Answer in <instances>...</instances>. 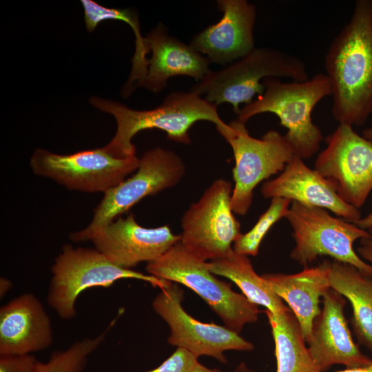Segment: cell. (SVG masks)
I'll return each mask as SVG.
<instances>
[{
	"label": "cell",
	"instance_id": "cell-28",
	"mask_svg": "<svg viewBox=\"0 0 372 372\" xmlns=\"http://www.w3.org/2000/svg\"><path fill=\"white\" fill-rule=\"evenodd\" d=\"M39 361L30 354L0 355V372H34Z\"/></svg>",
	"mask_w": 372,
	"mask_h": 372
},
{
	"label": "cell",
	"instance_id": "cell-21",
	"mask_svg": "<svg viewBox=\"0 0 372 372\" xmlns=\"http://www.w3.org/2000/svg\"><path fill=\"white\" fill-rule=\"evenodd\" d=\"M330 287L345 297L353 310L351 322L360 344L372 346V277L355 267L335 260H324Z\"/></svg>",
	"mask_w": 372,
	"mask_h": 372
},
{
	"label": "cell",
	"instance_id": "cell-11",
	"mask_svg": "<svg viewBox=\"0 0 372 372\" xmlns=\"http://www.w3.org/2000/svg\"><path fill=\"white\" fill-rule=\"evenodd\" d=\"M37 175L51 178L68 189L105 193L136 170V156L118 158L103 147L61 155L37 149L30 158Z\"/></svg>",
	"mask_w": 372,
	"mask_h": 372
},
{
	"label": "cell",
	"instance_id": "cell-10",
	"mask_svg": "<svg viewBox=\"0 0 372 372\" xmlns=\"http://www.w3.org/2000/svg\"><path fill=\"white\" fill-rule=\"evenodd\" d=\"M233 188L226 179H216L182 216L180 242L204 261L225 257L241 234L231 208Z\"/></svg>",
	"mask_w": 372,
	"mask_h": 372
},
{
	"label": "cell",
	"instance_id": "cell-12",
	"mask_svg": "<svg viewBox=\"0 0 372 372\" xmlns=\"http://www.w3.org/2000/svg\"><path fill=\"white\" fill-rule=\"evenodd\" d=\"M325 143L315 169L335 185L344 201L360 208L372 191V141L340 124Z\"/></svg>",
	"mask_w": 372,
	"mask_h": 372
},
{
	"label": "cell",
	"instance_id": "cell-20",
	"mask_svg": "<svg viewBox=\"0 0 372 372\" xmlns=\"http://www.w3.org/2000/svg\"><path fill=\"white\" fill-rule=\"evenodd\" d=\"M262 276L271 291L288 304L307 342L313 322L321 311L320 298L331 289L326 267L321 263L296 273H265Z\"/></svg>",
	"mask_w": 372,
	"mask_h": 372
},
{
	"label": "cell",
	"instance_id": "cell-15",
	"mask_svg": "<svg viewBox=\"0 0 372 372\" xmlns=\"http://www.w3.org/2000/svg\"><path fill=\"white\" fill-rule=\"evenodd\" d=\"M345 304V298L331 288L323 296L322 308L313 322L307 343L321 372L334 364L351 369L366 366L371 361L352 338L344 313Z\"/></svg>",
	"mask_w": 372,
	"mask_h": 372
},
{
	"label": "cell",
	"instance_id": "cell-35",
	"mask_svg": "<svg viewBox=\"0 0 372 372\" xmlns=\"http://www.w3.org/2000/svg\"><path fill=\"white\" fill-rule=\"evenodd\" d=\"M362 136L371 141H372V127L366 128L363 130Z\"/></svg>",
	"mask_w": 372,
	"mask_h": 372
},
{
	"label": "cell",
	"instance_id": "cell-2",
	"mask_svg": "<svg viewBox=\"0 0 372 372\" xmlns=\"http://www.w3.org/2000/svg\"><path fill=\"white\" fill-rule=\"evenodd\" d=\"M90 103L115 118L116 134L103 148L118 158L136 156V147L132 139L145 130L158 129L165 131L169 139L189 144V130L196 122L214 123L218 132L227 125L219 116L217 105L191 91L172 92L158 106L147 110H133L121 103L98 96H92Z\"/></svg>",
	"mask_w": 372,
	"mask_h": 372
},
{
	"label": "cell",
	"instance_id": "cell-9",
	"mask_svg": "<svg viewBox=\"0 0 372 372\" xmlns=\"http://www.w3.org/2000/svg\"><path fill=\"white\" fill-rule=\"evenodd\" d=\"M185 173L183 159L174 151L156 147L139 158L135 174L104 193L94 211L90 224L70 235L72 241H86L101 228L109 225L146 196L176 185Z\"/></svg>",
	"mask_w": 372,
	"mask_h": 372
},
{
	"label": "cell",
	"instance_id": "cell-32",
	"mask_svg": "<svg viewBox=\"0 0 372 372\" xmlns=\"http://www.w3.org/2000/svg\"><path fill=\"white\" fill-rule=\"evenodd\" d=\"M192 372H223L219 369H210L208 368L202 364H200L199 362L196 363L195 366L194 367Z\"/></svg>",
	"mask_w": 372,
	"mask_h": 372
},
{
	"label": "cell",
	"instance_id": "cell-1",
	"mask_svg": "<svg viewBox=\"0 0 372 372\" xmlns=\"http://www.w3.org/2000/svg\"><path fill=\"white\" fill-rule=\"evenodd\" d=\"M340 124L363 125L372 114V0H358L324 59Z\"/></svg>",
	"mask_w": 372,
	"mask_h": 372
},
{
	"label": "cell",
	"instance_id": "cell-14",
	"mask_svg": "<svg viewBox=\"0 0 372 372\" xmlns=\"http://www.w3.org/2000/svg\"><path fill=\"white\" fill-rule=\"evenodd\" d=\"M180 240V236L173 234L167 225L144 227L130 214L95 231L86 241L116 265L132 269L141 262L157 260Z\"/></svg>",
	"mask_w": 372,
	"mask_h": 372
},
{
	"label": "cell",
	"instance_id": "cell-30",
	"mask_svg": "<svg viewBox=\"0 0 372 372\" xmlns=\"http://www.w3.org/2000/svg\"><path fill=\"white\" fill-rule=\"evenodd\" d=\"M361 229L369 230L372 229V211L364 218L353 223Z\"/></svg>",
	"mask_w": 372,
	"mask_h": 372
},
{
	"label": "cell",
	"instance_id": "cell-13",
	"mask_svg": "<svg viewBox=\"0 0 372 372\" xmlns=\"http://www.w3.org/2000/svg\"><path fill=\"white\" fill-rule=\"evenodd\" d=\"M153 300L155 312L167 324L170 334L169 344L184 349L196 358L212 357L225 364L224 355L228 350L250 351L254 345L225 326L198 321L187 313L182 306L183 290L172 283Z\"/></svg>",
	"mask_w": 372,
	"mask_h": 372
},
{
	"label": "cell",
	"instance_id": "cell-4",
	"mask_svg": "<svg viewBox=\"0 0 372 372\" xmlns=\"http://www.w3.org/2000/svg\"><path fill=\"white\" fill-rule=\"evenodd\" d=\"M287 77L293 81L308 80L304 63L298 57L269 47L255 48L245 56L217 71L211 70L193 85L191 92L215 104L230 103L235 114L239 105H248L265 87L260 81L267 78Z\"/></svg>",
	"mask_w": 372,
	"mask_h": 372
},
{
	"label": "cell",
	"instance_id": "cell-27",
	"mask_svg": "<svg viewBox=\"0 0 372 372\" xmlns=\"http://www.w3.org/2000/svg\"><path fill=\"white\" fill-rule=\"evenodd\" d=\"M198 358L188 351L177 348L158 366L145 372H192L198 362Z\"/></svg>",
	"mask_w": 372,
	"mask_h": 372
},
{
	"label": "cell",
	"instance_id": "cell-18",
	"mask_svg": "<svg viewBox=\"0 0 372 372\" xmlns=\"http://www.w3.org/2000/svg\"><path fill=\"white\" fill-rule=\"evenodd\" d=\"M145 42L152 56L147 61L143 78L136 85L158 93L176 76H187L198 81L210 71L208 59L170 35L165 26L158 23L145 37Z\"/></svg>",
	"mask_w": 372,
	"mask_h": 372
},
{
	"label": "cell",
	"instance_id": "cell-26",
	"mask_svg": "<svg viewBox=\"0 0 372 372\" xmlns=\"http://www.w3.org/2000/svg\"><path fill=\"white\" fill-rule=\"evenodd\" d=\"M106 333L76 342L65 351L54 352L47 362H38L34 372H82L88 356L103 342Z\"/></svg>",
	"mask_w": 372,
	"mask_h": 372
},
{
	"label": "cell",
	"instance_id": "cell-23",
	"mask_svg": "<svg viewBox=\"0 0 372 372\" xmlns=\"http://www.w3.org/2000/svg\"><path fill=\"white\" fill-rule=\"evenodd\" d=\"M275 344L276 372H321L306 346L300 324L289 308L282 313L265 310Z\"/></svg>",
	"mask_w": 372,
	"mask_h": 372
},
{
	"label": "cell",
	"instance_id": "cell-31",
	"mask_svg": "<svg viewBox=\"0 0 372 372\" xmlns=\"http://www.w3.org/2000/svg\"><path fill=\"white\" fill-rule=\"evenodd\" d=\"M369 350L371 351V361L367 365L357 368H346L344 370L338 371L336 372H372V346L370 347Z\"/></svg>",
	"mask_w": 372,
	"mask_h": 372
},
{
	"label": "cell",
	"instance_id": "cell-22",
	"mask_svg": "<svg viewBox=\"0 0 372 372\" xmlns=\"http://www.w3.org/2000/svg\"><path fill=\"white\" fill-rule=\"evenodd\" d=\"M207 267L214 275L234 282L252 303L263 306L276 314L289 309L283 300L271 291L264 278L255 271L247 256L232 249L225 257L207 262Z\"/></svg>",
	"mask_w": 372,
	"mask_h": 372
},
{
	"label": "cell",
	"instance_id": "cell-33",
	"mask_svg": "<svg viewBox=\"0 0 372 372\" xmlns=\"http://www.w3.org/2000/svg\"><path fill=\"white\" fill-rule=\"evenodd\" d=\"M1 296H3L11 287V284L10 281L6 278L1 279Z\"/></svg>",
	"mask_w": 372,
	"mask_h": 372
},
{
	"label": "cell",
	"instance_id": "cell-7",
	"mask_svg": "<svg viewBox=\"0 0 372 372\" xmlns=\"http://www.w3.org/2000/svg\"><path fill=\"white\" fill-rule=\"evenodd\" d=\"M285 218L293 229L295 241L290 257L299 265L306 267L318 257L327 256L372 277V265L364 261L353 249L357 240L371 237L369 231L333 216L325 209L294 201Z\"/></svg>",
	"mask_w": 372,
	"mask_h": 372
},
{
	"label": "cell",
	"instance_id": "cell-17",
	"mask_svg": "<svg viewBox=\"0 0 372 372\" xmlns=\"http://www.w3.org/2000/svg\"><path fill=\"white\" fill-rule=\"evenodd\" d=\"M264 198H284L307 206L325 209L349 222L362 218L359 209L338 195L335 185L303 159L294 156L275 178L267 180L260 189Z\"/></svg>",
	"mask_w": 372,
	"mask_h": 372
},
{
	"label": "cell",
	"instance_id": "cell-19",
	"mask_svg": "<svg viewBox=\"0 0 372 372\" xmlns=\"http://www.w3.org/2000/svg\"><path fill=\"white\" fill-rule=\"evenodd\" d=\"M50 317L39 300L27 293L0 309V355H25L52 342Z\"/></svg>",
	"mask_w": 372,
	"mask_h": 372
},
{
	"label": "cell",
	"instance_id": "cell-29",
	"mask_svg": "<svg viewBox=\"0 0 372 372\" xmlns=\"http://www.w3.org/2000/svg\"><path fill=\"white\" fill-rule=\"evenodd\" d=\"M358 253L362 258L372 265V247L361 242V246L358 248Z\"/></svg>",
	"mask_w": 372,
	"mask_h": 372
},
{
	"label": "cell",
	"instance_id": "cell-34",
	"mask_svg": "<svg viewBox=\"0 0 372 372\" xmlns=\"http://www.w3.org/2000/svg\"><path fill=\"white\" fill-rule=\"evenodd\" d=\"M233 372H257L250 369L245 362H240Z\"/></svg>",
	"mask_w": 372,
	"mask_h": 372
},
{
	"label": "cell",
	"instance_id": "cell-36",
	"mask_svg": "<svg viewBox=\"0 0 372 372\" xmlns=\"http://www.w3.org/2000/svg\"><path fill=\"white\" fill-rule=\"evenodd\" d=\"M370 234L371 235V237L370 238H366V239H362L361 242L368 245L371 247H372V229L368 230Z\"/></svg>",
	"mask_w": 372,
	"mask_h": 372
},
{
	"label": "cell",
	"instance_id": "cell-5",
	"mask_svg": "<svg viewBox=\"0 0 372 372\" xmlns=\"http://www.w3.org/2000/svg\"><path fill=\"white\" fill-rule=\"evenodd\" d=\"M149 275L183 285L196 293L221 319L225 326L240 333L244 326L258 320V306L231 284L218 279L207 262L188 251L179 241L157 260L148 262Z\"/></svg>",
	"mask_w": 372,
	"mask_h": 372
},
{
	"label": "cell",
	"instance_id": "cell-3",
	"mask_svg": "<svg viewBox=\"0 0 372 372\" xmlns=\"http://www.w3.org/2000/svg\"><path fill=\"white\" fill-rule=\"evenodd\" d=\"M262 94L240 109L236 120L246 124L253 116L262 113L276 114L287 128L285 138L294 154L302 159L316 154L323 140L322 132L311 119L316 105L332 94L326 74L318 73L307 81L284 83L274 78L262 81Z\"/></svg>",
	"mask_w": 372,
	"mask_h": 372
},
{
	"label": "cell",
	"instance_id": "cell-24",
	"mask_svg": "<svg viewBox=\"0 0 372 372\" xmlns=\"http://www.w3.org/2000/svg\"><path fill=\"white\" fill-rule=\"evenodd\" d=\"M84 10L85 28L88 32H93L99 23L105 20H118L125 22L133 30L135 40V52L132 59V70L123 91L130 94L135 85L145 76L147 70V54L149 50L141 32L140 23L137 13L130 8H108L92 0H82Z\"/></svg>",
	"mask_w": 372,
	"mask_h": 372
},
{
	"label": "cell",
	"instance_id": "cell-6",
	"mask_svg": "<svg viewBox=\"0 0 372 372\" xmlns=\"http://www.w3.org/2000/svg\"><path fill=\"white\" fill-rule=\"evenodd\" d=\"M52 273L48 302L63 320H71L76 316V300L87 289L109 287L117 280L128 278L147 282L161 289L172 283L117 266L95 248H74L70 245L62 247L52 267Z\"/></svg>",
	"mask_w": 372,
	"mask_h": 372
},
{
	"label": "cell",
	"instance_id": "cell-25",
	"mask_svg": "<svg viewBox=\"0 0 372 372\" xmlns=\"http://www.w3.org/2000/svg\"><path fill=\"white\" fill-rule=\"evenodd\" d=\"M291 203V201L287 198H271L269 207L254 226L247 233L241 234L234 242V251L247 256H256L264 237L276 223L285 218Z\"/></svg>",
	"mask_w": 372,
	"mask_h": 372
},
{
	"label": "cell",
	"instance_id": "cell-8",
	"mask_svg": "<svg viewBox=\"0 0 372 372\" xmlns=\"http://www.w3.org/2000/svg\"><path fill=\"white\" fill-rule=\"evenodd\" d=\"M220 134L230 145L235 160L231 208L234 214L244 216L252 204L256 187L282 172L295 154L284 135L273 130L256 138L246 124L234 120Z\"/></svg>",
	"mask_w": 372,
	"mask_h": 372
},
{
	"label": "cell",
	"instance_id": "cell-16",
	"mask_svg": "<svg viewBox=\"0 0 372 372\" xmlns=\"http://www.w3.org/2000/svg\"><path fill=\"white\" fill-rule=\"evenodd\" d=\"M216 3L222 18L193 37L189 44L210 63L225 66L256 48V9L247 0H218Z\"/></svg>",
	"mask_w": 372,
	"mask_h": 372
}]
</instances>
